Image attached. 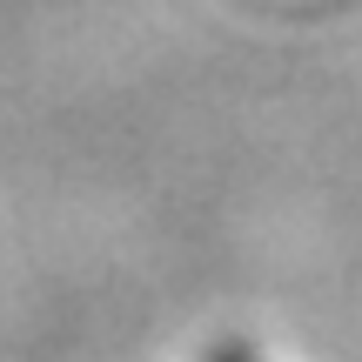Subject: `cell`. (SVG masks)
Returning a JSON list of instances; mask_svg holds the SVG:
<instances>
[{
  "label": "cell",
  "mask_w": 362,
  "mask_h": 362,
  "mask_svg": "<svg viewBox=\"0 0 362 362\" xmlns=\"http://www.w3.org/2000/svg\"><path fill=\"white\" fill-rule=\"evenodd\" d=\"M215 362H242V356H215Z\"/></svg>",
  "instance_id": "obj_1"
}]
</instances>
